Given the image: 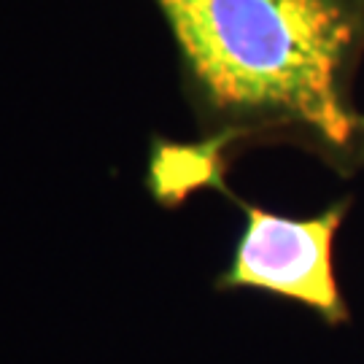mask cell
<instances>
[{"label":"cell","instance_id":"cell-1","mask_svg":"<svg viewBox=\"0 0 364 364\" xmlns=\"http://www.w3.org/2000/svg\"><path fill=\"white\" fill-rule=\"evenodd\" d=\"M168 30L197 135L230 156L294 146L364 170V0H149Z\"/></svg>","mask_w":364,"mask_h":364},{"label":"cell","instance_id":"cell-2","mask_svg":"<svg viewBox=\"0 0 364 364\" xmlns=\"http://www.w3.org/2000/svg\"><path fill=\"white\" fill-rule=\"evenodd\" d=\"M219 195L240 210L243 224L232 257L213 281L216 291H259L291 299L332 329L351 321L335 264V240L348 219L351 197L335 200L311 216H289L248 203L230 183L221 186Z\"/></svg>","mask_w":364,"mask_h":364},{"label":"cell","instance_id":"cell-3","mask_svg":"<svg viewBox=\"0 0 364 364\" xmlns=\"http://www.w3.org/2000/svg\"><path fill=\"white\" fill-rule=\"evenodd\" d=\"M232 156L205 138L192 144L159 141L151 144L146 186L159 205L176 208L197 189H216L227 183Z\"/></svg>","mask_w":364,"mask_h":364}]
</instances>
